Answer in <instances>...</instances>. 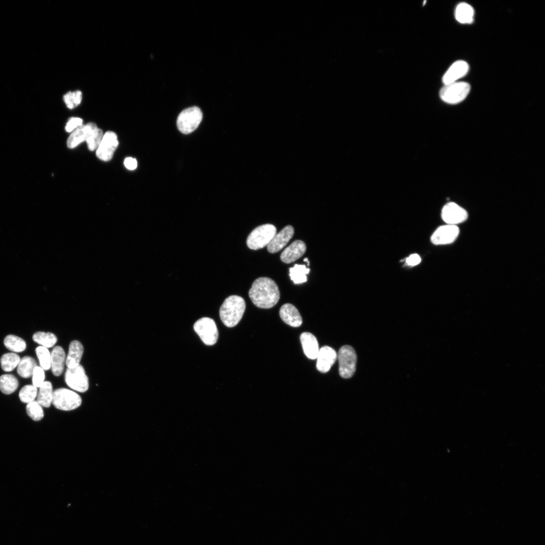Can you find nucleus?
Listing matches in <instances>:
<instances>
[{"label": "nucleus", "mask_w": 545, "mask_h": 545, "mask_svg": "<svg viewBox=\"0 0 545 545\" xmlns=\"http://www.w3.org/2000/svg\"><path fill=\"white\" fill-rule=\"evenodd\" d=\"M248 295L256 306L264 309L274 307L280 297L278 285L273 280L267 277L256 279L252 284Z\"/></svg>", "instance_id": "f257e3e1"}, {"label": "nucleus", "mask_w": 545, "mask_h": 545, "mask_svg": "<svg viewBox=\"0 0 545 545\" xmlns=\"http://www.w3.org/2000/svg\"><path fill=\"white\" fill-rule=\"evenodd\" d=\"M246 308L244 299L237 295L227 298L220 309V316L227 327L236 326L241 319Z\"/></svg>", "instance_id": "f03ea898"}, {"label": "nucleus", "mask_w": 545, "mask_h": 545, "mask_svg": "<svg viewBox=\"0 0 545 545\" xmlns=\"http://www.w3.org/2000/svg\"><path fill=\"white\" fill-rule=\"evenodd\" d=\"M277 234L276 227L270 224L260 225L248 235L246 243L251 249L257 250L267 246Z\"/></svg>", "instance_id": "7ed1b4c3"}, {"label": "nucleus", "mask_w": 545, "mask_h": 545, "mask_svg": "<svg viewBox=\"0 0 545 545\" xmlns=\"http://www.w3.org/2000/svg\"><path fill=\"white\" fill-rule=\"evenodd\" d=\"M52 403L57 409L71 411L81 405L82 399L78 394L73 391L59 388L53 391Z\"/></svg>", "instance_id": "20e7f679"}, {"label": "nucleus", "mask_w": 545, "mask_h": 545, "mask_svg": "<svg viewBox=\"0 0 545 545\" xmlns=\"http://www.w3.org/2000/svg\"><path fill=\"white\" fill-rule=\"evenodd\" d=\"M470 85L465 82H455L445 86L440 91V96L444 102L457 104L462 101L468 95Z\"/></svg>", "instance_id": "39448f33"}, {"label": "nucleus", "mask_w": 545, "mask_h": 545, "mask_svg": "<svg viewBox=\"0 0 545 545\" xmlns=\"http://www.w3.org/2000/svg\"><path fill=\"white\" fill-rule=\"evenodd\" d=\"M202 119V113L197 106H192L182 111L179 115L177 125L180 132L189 134L194 131Z\"/></svg>", "instance_id": "423d86ee"}, {"label": "nucleus", "mask_w": 545, "mask_h": 545, "mask_svg": "<svg viewBox=\"0 0 545 545\" xmlns=\"http://www.w3.org/2000/svg\"><path fill=\"white\" fill-rule=\"evenodd\" d=\"M337 358L339 361V372L344 378L351 377L356 370L357 355L354 348L349 345H344L339 349Z\"/></svg>", "instance_id": "0eeeda50"}, {"label": "nucleus", "mask_w": 545, "mask_h": 545, "mask_svg": "<svg viewBox=\"0 0 545 545\" xmlns=\"http://www.w3.org/2000/svg\"><path fill=\"white\" fill-rule=\"evenodd\" d=\"M194 330L206 345H213L218 338V330L214 320L209 317H202L195 322Z\"/></svg>", "instance_id": "6e6552de"}, {"label": "nucleus", "mask_w": 545, "mask_h": 545, "mask_svg": "<svg viewBox=\"0 0 545 545\" xmlns=\"http://www.w3.org/2000/svg\"><path fill=\"white\" fill-rule=\"evenodd\" d=\"M65 378L67 385L76 391L83 393L88 389V378L80 364L74 368H67Z\"/></svg>", "instance_id": "1a4fd4ad"}, {"label": "nucleus", "mask_w": 545, "mask_h": 545, "mask_svg": "<svg viewBox=\"0 0 545 545\" xmlns=\"http://www.w3.org/2000/svg\"><path fill=\"white\" fill-rule=\"evenodd\" d=\"M441 215L447 224L456 226L465 222L468 216L467 211L455 202H449L445 205Z\"/></svg>", "instance_id": "9d476101"}, {"label": "nucleus", "mask_w": 545, "mask_h": 545, "mask_svg": "<svg viewBox=\"0 0 545 545\" xmlns=\"http://www.w3.org/2000/svg\"><path fill=\"white\" fill-rule=\"evenodd\" d=\"M119 142L117 136L112 131L106 132L103 136L102 140L97 148L96 155L98 158L103 161L110 160L118 147Z\"/></svg>", "instance_id": "9b49d317"}, {"label": "nucleus", "mask_w": 545, "mask_h": 545, "mask_svg": "<svg viewBox=\"0 0 545 545\" xmlns=\"http://www.w3.org/2000/svg\"><path fill=\"white\" fill-rule=\"evenodd\" d=\"M456 225L447 224L439 227L431 237V242L435 245H446L454 242L459 234Z\"/></svg>", "instance_id": "f8f14e48"}, {"label": "nucleus", "mask_w": 545, "mask_h": 545, "mask_svg": "<svg viewBox=\"0 0 545 545\" xmlns=\"http://www.w3.org/2000/svg\"><path fill=\"white\" fill-rule=\"evenodd\" d=\"M316 359L317 369L321 373H326L336 362L337 354L332 347L324 346L319 349Z\"/></svg>", "instance_id": "ddd939ff"}, {"label": "nucleus", "mask_w": 545, "mask_h": 545, "mask_svg": "<svg viewBox=\"0 0 545 545\" xmlns=\"http://www.w3.org/2000/svg\"><path fill=\"white\" fill-rule=\"evenodd\" d=\"M294 229L290 225L285 227L279 233L276 234L267 246L269 252L274 253L284 248L293 236Z\"/></svg>", "instance_id": "4468645a"}, {"label": "nucleus", "mask_w": 545, "mask_h": 545, "mask_svg": "<svg viewBox=\"0 0 545 545\" xmlns=\"http://www.w3.org/2000/svg\"><path fill=\"white\" fill-rule=\"evenodd\" d=\"M469 70V65L464 61L454 62L448 69L442 78L444 85L455 82L465 76Z\"/></svg>", "instance_id": "2eb2a0df"}, {"label": "nucleus", "mask_w": 545, "mask_h": 545, "mask_svg": "<svg viewBox=\"0 0 545 545\" xmlns=\"http://www.w3.org/2000/svg\"><path fill=\"white\" fill-rule=\"evenodd\" d=\"M306 250L305 243L300 240L293 242L282 252L280 258L286 263L293 262L302 257Z\"/></svg>", "instance_id": "dca6fc26"}, {"label": "nucleus", "mask_w": 545, "mask_h": 545, "mask_svg": "<svg viewBox=\"0 0 545 545\" xmlns=\"http://www.w3.org/2000/svg\"><path fill=\"white\" fill-rule=\"evenodd\" d=\"M96 128V125L93 123H89L79 126L69 137L67 140L68 147L73 148L80 143L86 141L91 132Z\"/></svg>", "instance_id": "f3484780"}, {"label": "nucleus", "mask_w": 545, "mask_h": 545, "mask_svg": "<svg viewBox=\"0 0 545 545\" xmlns=\"http://www.w3.org/2000/svg\"><path fill=\"white\" fill-rule=\"evenodd\" d=\"M279 313L283 321L292 327H299L302 323V317L298 310L290 303L282 305Z\"/></svg>", "instance_id": "a211bd4d"}, {"label": "nucleus", "mask_w": 545, "mask_h": 545, "mask_svg": "<svg viewBox=\"0 0 545 545\" xmlns=\"http://www.w3.org/2000/svg\"><path fill=\"white\" fill-rule=\"evenodd\" d=\"M300 340L307 357L312 360L316 359L319 348L316 337L310 333L304 332L301 334Z\"/></svg>", "instance_id": "6ab92c4d"}, {"label": "nucleus", "mask_w": 545, "mask_h": 545, "mask_svg": "<svg viewBox=\"0 0 545 545\" xmlns=\"http://www.w3.org/2000/svg\"><path fill=\"white\" fill-rule=\"evenodd\" d=\"M83 352V346L79 341L74 340L70 343L66 359V364L68 368H74L80 364Z\"/></svg>", "instance_id": "aec40b11"}, {"label": "nucleus", "mask_w": 545, "mask_h": 545, "mask_svg": "<svg viewBox=\"0 0 545 545\" xmlns=\"http://www.w3.org/2000/svg\"><path fill=\"white\" fill-rule=\"evenodd\" d=\"M51 353V368L54 375H61L64 369L66 363V354L63 348L57 346L54 347Z\"/></svg>", "instance_id": "412c9836"}, {"label": "nucleus", "mask_w": 545, "mask_h": 545, "mask_svg": "<svg viewBox=\"0 0 545 545\" xmlns=\"http://www.w3.org/2000/svg\"><path fill=\"white\" fill-rule=\"evenodd\" d=\"M474 11L469 4L466 3L459 4L455 11L456 20L462 24H471L473 21Z\"/></svg>", "instance_id": "4be33fe9"}, {"label": "nucleus", "mask_w": 545, "mask_h": 545, "mask_svg": "<svg viewBox=\"0 0 545 545\" xmlns=\"http://www.w3.org/2000/svg\"><path fill=\"white\" fill-rule=\"evenodd\" d=\"M37 401L42 407L48 408L52 404V387L49 381H45L39 388Z\"/></svg>", "instance_id": "5701e85b"}, {"label": "nucleus", "mask_w": 545, "mask_h": 545, "mask_svg": "<svg viewBox=\"0 0 545 545\" xmlns=\"http://www.w3.org/2000/svg\"><path fill=\"white\" fill-rule=\"evenodd\" d=\"M37 366L35 360L28 356H25L20 359L18 365L17 372L23 377L28 378L32 375L34 368Z\"/></svg>", "instance_id": "b1692460"}, {"label": "nucleus", "mask_w": 545, "mask_h": 545, "mask_svg": "<svg viewBox=\"0 0 545 545\" xmlns=\"http://www.w3.org/2000/svg\"><path fill=\"white\" fill-rule=\"evenodd\" d=\"M309 271L310 269L305 265L296 264L289 268V276L295 284H301L307 281L306 275Z\"/></svg>", "instance_id": "393cba45"}, {"label": "nucleus", "mask_w": 545, "mask_h": 545, "mask_svg": "<svg viewBox=\"0 0 545 545\" xmlns=\"http://www.w3.org/2000/svg\"><path fill=\"white\" fill-rule=\"evenodd\" d=\"M17 378L12 374H3L0 376V390L6 395L15 392L18 387Z\"/></svg>", "instance_id": "a878e982"}, {"label": "nucleus", "mask_w": 545, "mask_h": 545, "mask_svg": "<svg viewBox=\"0 0 545 545\" xmlns=\"http://www.w3.org/2000/svg\"><path fill=\"white\" fill-rule=\"evenodd\" d=\"M6 347L14 352H21L26 347L25 341L22 338L13 335L7 336L4 341Z\"/></svg>", "instance_id": "bb28decb"}, {"label": "nucleus", "mask_w": 545, "mask_h": 545, "mask_svg": "<svg viewBox=\"0 0 545 545\" xmlns=\"http://www.w3.org/2000/svg\"><path fill=\"white\" fill-rule=\"evenodd\" d=\"M32 338L35 342L47 348L53 346L58 340L54 334L44 332L35 333Z\"/></svg>", "instance_id": "cd10ccee"}, {"label": "nucleus", "mask_w": 545, "mask_h": 545, "mask_svg": "<svg viewBox=\"0 0 545 545\" xmlns=\"http://www.w3.org/2000/svg\"><path fill=\"white\" fill-rule=\"evenodd\" d=\"M20 358L14 353H7L3 355L1 358V365L3 370L6 372L12 371L18 366Z\"/></svg>", "instance_id": "c85d7f7f"}, {"label": "nucleus", "mask_w": 545, "mask_h": 545, "mask_svg": "<svg viewBox=\"0 0 545 545\" xmlns=\"http://www.w3.org/2000/svg\"><path fill=\"white\" fill-rule=\"evenodd\" d=\"M36 354L39 361L40 367L44 370L51 368V353L48 349L43 346H38L35 349Z\"/></svg>", "instance_id": "c756f323"}, {"label": "nucleus", "mask_w": 545, "mask_h": 545, "mask_svg": "<svg viewBox=\"0 0 545 545\" xmlns=\"http://www.w3.org/2000/svg\"><path fill=\"white\" fill-rule=\"evenodd\" d=\"M37 388L33 385L24 386L19 392V396L21 401L24 403H29L34 401L37 396Z\"/></svg>", "instance_id": "7c9ffc66"}, {"label": "nucleus", "mask_w": 545, "mask_h": 545, "mask_svg": "<svg viewBox=\"0 0 545 545\" xmlns=\"http://www.w3.org/2000/svg\"><path fill=\"white\" fill-rule=\"evenodd\" d=\"M26 409L28 415L34 421H39L44 416L42 406L37 401H33L28 403Z\"/></svg>", "instance_id": "2f4dec72"}, {"label": "nucleus", "mask_w": 545, "mask_h": 545, "mask_svg": "<svg viewBox=\"0 0 545 545\" xmlns=\"http://www.w3.org/2000/svg\"><path fill=\"white\" fill-rule=\"evenodd\" d=\"M103 132L97 127L93 130L86 140L88 149L93 151L98 148L103 137Z\"/></svg>", "instance_id": "473e14b6"}, {"label": "nucleus", "mask_w": 545, "mask_h": 545, "mask_svg": "<svg viewBox=\"0 0 545 545\" xmlns=\"http://www.w3.org/2000/svg\"><path fill=\"white\" fill-rule=\"evenodd\" d=\"M82 99V93L77 90L74 92H69L64 96V100L67 107L73 108L77 106L81 102Z\"/></svg>", "instance_id": "72a5a7b5"}, {"label": "nucleus", "mask_w": 545, "mask_h": 545, "mask_svg": "<svg viewBox=\"0 0 545 545\" xmlns=\"http://www.w3.org/2000/svg\"><path fill=\"white\" fill-rule=\"evenodd\" d=\"M32 376L33 385L37 388H39L44 382V369L40 366H36L33 370Z\"/></svg>", "instance_id": "f704fd0d"}, {"label": "nucleus", "mask_w": 545, "mask_h": 545, "mask_svg": "<svg viewBox=\"0 0 545 545\" xmlns=\"http://www.w3.org/2000/svg\"><path fill=\"white\" fill-rule=\"evenodd\" d=\"M82 120L80 118H71L66 124L65 129L68 132L72 131L82 125Z\"/></svg>", "instance_id": "c9c22d12"}, {"label": "nucleus", "mask_w": 545, "mask_h": 545, "mask_svg": "<svg viewBox=\"0 0 545 545\" xmlns=\"http://www.w3.org/2000/svg\"><path fill=\"white\" fill-rule=\"evenodd\" d=\"M421 261V258L419 255L417 254H413L410 255L406 259V263L408 265L410 266H414L418 264Z\"/></svg>", "instance_id": "e433bc0d"}, {"label": "nucleus", "mask_w": 545, "mask_h": 545, "mask_svg": "<svg viewBox=\"0 0 545 545\" xmlns=\"http://www.w3.org/2000/svg\"><path fill=\"white\" fill-rule=\"evenodd\" d=\"M124 164L126 168L130 170H135L137 166L136 159L131 157L125 158Z\"/></svg>", "instance_id": "4c0bfd02"}, {"label": "nucleus", "mask_w": 545, "mask_h": 545, "mask_svg": "<svg viewBox=\"0 0 545 545\" xmlns=\"http://www.w3.org/2000/svg\"><path fill=\"white\" fill-rule=\"evenodd\" d=\"M303 261H306V262L307 263V265H308V266H309V261H308V259L307 258H304V259H303Z\"/></svg>", "instance_id": "58836bf2"}]
</instances>
